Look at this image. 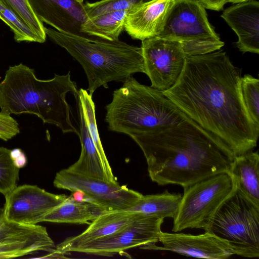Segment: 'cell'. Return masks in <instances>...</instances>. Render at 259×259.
<instances>
[{
	"label": "cell",
	"instance_id": "7402d4cb",
	"mask_svg": "<svg viewBox=\"0 0 259 259\" xmlns=\"http://www.w3.org/2000/svg\"><path fill=\"white\" fill-rule=\"evenodd\" d=\"M182 198V195L171 193L167 190L162 193L143 195L133 206L124 210L154 215L164 219L176 217Z\"/></svg>",
	"mask_w": 259,
	"mask_h": 259
},
{
	"label": "cell",
	"instance_id": "52a82bcc",
	"mask_svg": "<svg viewBox=\"0 0 259 259\" xmlns=\"http://www.w3.org/2000/svg\"><path fill=\"white\" fill-rule=\"evenodd\" d=\"M157 36L180 42L186 57L211 53L224 45L198 0H173Z\"/></svg>",
	"mask_w": 259,
	"mask_h": 259
},
{
	"label": "cell",
	"instance_id": "30bf717a",
	"mask_svg": "<svg viewBox=\"0 0 259 259\" xmlns=\"http://www.w3.org/2000/svg\"><path fill=\"white\" fill-rule=\"evenodd\" d=\"M163 219L139 214L116 232L75 248L73 252L97 255L112 256L126 249L159 241Z\"/></svg>",
	"mask_w": 259,
	"mask_h": 259
},
{
	"label": "cell",
	"instance_id": "7a4b0ae2",
	"mask_svg": "<svg viewBox=\"0 0 259 259\" xmlns=\"http://www.w3.org/2000/svg\"><path fill=\"white\" fill-rule=\"evenodd\" d=\"M143 151L149 176L159 185L183 188L229 171L234 157L193 120L132 138Z\"/></svg>",
	"mask_w": 259,
	"mask_h": 259
},
{
	"label": "cell",
	"instance_id": "d6986e66",
	"mask_svg": "<svg viewBox=\"0 0 259 259\" xmlns=\"http://www.w3.org/2000/svg\"><path fill=\"white\" fill-rule=\"evenodd\" d=\"M75 99L79 124L78 136L80 139L81 150L78 160L67 168L80 175L110 182L104 171L98 151L91 136L84 108L78 94Z\"/></svg>",
	"mask_w": 259,
	"mask_h": 259
},
{
	"label": "cell",
	"instance_id": "ba28073f",
	"mask_svg": "<svg viewBox=\"0 0 259 259\" xmlns=\"http://www.w3.org/2000/svg\"><path fill=\"white\" fill-rule=\"evenodd\" d=\"M236 188L229 171L218 173L184 187L172 231L187 228L206 230L218 208Z\"/></svg>",
	"mask_w": 259,
	"mask_h": 259
},
{
	"label": "cell",
	"instance_id": "e575fe53",
	"mask_svg": "<svg viewBox=\"0 0 259 259\" xmlns=\"http://www.w3.org/2000/svg\"><path fill=\"white\" fill-rule=\"evenodd\" d=\"M80 1H82V2H83V0H80Z\"/></svg>",
	"mask_w": 259,
	"mask_h": 259
},
{
	"label": "cell",
	"instance_id": "7c38bea8",
	"mask_svg": "<svg viewBox=\"0 0 259 259\" xmlns=\"http://www.w3.org/2000/svg\"><path fill=\"white\" fill-rule=\"evenodd\" d=\"M68 197L48 192L35 185L17 186L7 196L5 218L10 221L29 225L42 222L44 218Z\"/></svg>",
	"mask_w": 259,
	"mask_h": 259
},
{
	"label": "cell",
	"instance_id": "f1b7e54d",
	"mask_svg": "<svg viewBox=\"0 0 259 259\" xmlns=\"http://www.w3.org/2000/svg\"><path fill=\"white\" fill-rule=\"evenodd\" d=\"M17 14L35 32L42 42L46 41L47 34L43 23L36 17L27 0H2Z\"/></svg>",
	"mask_w": 259,
	"mask_h": 259
},
{
	"label": "cell",
	"instance_id": "1f68e13d",
	"mask_svg": "<svg viewBox=\"0 0 259 259\" xmlns=\"http://www.w3.org/2000/svg\"><path fill=\"white\" fill-rule=\"evenodd\" d=\"M11 155L15 164L17 167L20 168L24 166L27 162L26 157L21 149H15L12 150Z\"/></svg>",
	"mask_w": 259,
	"mask_h": 259
},
{
	"label": "cell",
	"instance_id": "3957f363",
	"mask_svg": "<svg viewBox=\"0 0 259 259\" xmlns=\"http://www.w3.org/2000/svg\"><path fill=\"white\" fill-rule=\"evenodd\" d=\"M70 73L41 80L36 77L34 69L22 63L10 66L0 82L1 112L10 115L32 114L44 123L58 126L63 133H73L78 136L66 100L68 92L74 97L78 94Z\"/></svg>",
	"mask_w": 259,
	"mask_h": 259
},
{
	"label": "cell",
	"instance_id": "8992f818",
	"mask_svg": "<svg viewBox=\"0 0 259 259\" xmlns=\"http://www.w3.org/2000/svg\"><path fill=\"white\" fill-rule=\"evenodd\" d=\"M205 231L227 243L235 254L259 256V206L237 188L218 208Z\"/></svg>",
	"mask_w": 259,
	"mask_h": 259
},
{
	"label": "cell",
	"instance_id": "83f0119b",
	"mask_svg": "<svg viewBox=\"0 0 259 259\" xmlns=\"http://www.w3.org/2000/svg\"><path fill=\"white\" fill-rule=\"evenodd\" d=\"M151 0H101L93 3L84 4L89 18L105 13L131 10Z\"/></svg>",
	"mask_w": 259,
	"mask_h": 259
},
{
	"label": "cell",
	"instance_id": "e0dca14e",
	"mask_svg": "<svg viewBox=\"0 0 259 259\" xmlns=\"http://www.w3.org/2000/svg\"><path fill=\"white\" fill-rule=\"evenodd\" d=\"M172 1L151 0L132 9L124 29L133 38L141 40L158 36Z\"/></svg>",
	"mask_w": 259,
	"mask_h": 259
},
{
	"label": "cell",
	"instance_id": "9a60e30c",
	"mask_svg": "<svg viewBox=\"0 0 259 259\" xmlns=\"http://www.w3.org/2000/svg\"><path fill=\"white\" fill-rule=\"evenodd\" d=\"M34 14L41 22L57 31L82 37L81 25L89 19L84 4L80 0H27Z\"/></svg>",
	"mask_w": 259,
	"mask_h": 259
},
{
	"label": "cell",
	"instance_id": "ac0fdd59",
	"mask_svg": "<svg viewBox=\"0 0 259 259\" xmlns=\"http://www.w3.org/2000/svg\"><path fill=\"white\" fill-rule=\"evenodd\" d=\"M139 213L124 210L105 211L92 222L82 233L67 238L56 246L54 252L64 256L65 254L73 252L80 245L116 232L131 223Z\"/></svg>",
	"mask_w": 259,
	"mask_h": 259
},
{
	"label": "cell",
	"instance_id": "ffe728a7",
	"mask_svg": "<svg viewBox=\"0 0 259 259\" xmlns=\"http://www.w3.org/2000/svg\"><path fill=\"white\" fill-rule=\"evenodd\" d=\"M230 174L235 180L237 189L253 203L259 206V155L249 151L235 157Z\"/></svg>",
	"mask_w": 259,
	"mask_h": 259
},
{
	"label": "cell",
	"instance_id": "2e32d148",
	"mask_svg": "<svg viewBox=\"0 0 259 259\" xmlns=\"http://www.w3.org/2000/svg\"><path fill=\"white\" fill-rule=\"evenodd\" d=\"M221 17L236 33V46L245 53H259V2L254 0L234 4Z\"/></svg>",
	"mask_w": 259,
	"mask_h": 259
},
{
	"label": "cell",
	"instance_id": "44dd1931",
	"mask_svg": "<svg viewBox=\"0 0 259 259\" xmlns=\"http://www.w3.org/2000/svg\"><path fill=\"white\" fill-rule=\"evenodd\" d=\"M104 208L88 201H77L71 196L48 213L43 222L89 224L106 211Z\"/></svg>",
	"mask_w": 259,
	"mask_h": 259
},
{
	"label": "cell",
	"instance_id": "277c9868",
	"mask_svg": "<svg viewBox=\"0 0 259 259\" xmlns=\"http://www.w3.org/2000/svg\"><path fill=\"white\" fill-rule=\"evenodd\" d=\"M105 109L108 128L132 138L191 120L162 91L141 84L133 76L114 91Z\"/></svg>",
	"mask_w": 259,
	"mask_h": 259
},
{
	"label": "cell",
	"instance_id": "9c48e42d",
	"mask_svg": "<svg viewBox=\"0 0 259 259\" xmlns=\"http://www.w3.org/2000/svg\"><path fill=\"white\" fill-rule=\"evenodd\" d=\"M54 186L71 192L80 191L84 200L94 203L107 211L122 210L133 206L142 197L141 193L113 183L73 172L68 168L57 172Z\"/></svg>",
	"mask_w": 259,
	"mask_h": 259
},
{
	"label": "cell",
	"instance_id": "8fae6325",
	"mask_svg": "<svg viewBox=\"0 0 259 259\" xmlns=\"http://www.w3.org/2000/svg\"><path fill=\"white\" fill-rule=\"evenodd\" d=\"M141 48L151 87L161 91L171 88L182 72L187 58L181 43L155 36L142 40Z\"/></svg>",
	"mask_w": 259,
	"mask_h": 259
},
{
	"label": "cell",
	"instance_id": "f546056e",
	"mask_svg": "<svg viewBox=\"0 0 259 259\" xmlns=\"http://www.w3.org/2000/svg\"><path fill=\"white\" fill-rule=\"evenodd\" d=\"M20 132L18 122L11 115L0 112V139L8 141Z\"/></svg>",
	"mask_w": 259,
	"mask_h": 259
},
{
	"label": "cell",
	"instance_id": "5b68a950",
	"mask_svg": "<svg viewBox=\"0 0 259 259\" xmlns=\"http://www.w3.org/2000/svg\"><path fill=\"white\" fill-rule=\"evenodd\" d=\"M50 39L65 49L82 67L89 83L87 91L92 96L108 83H123L136 72L145 73L141 47L119 40H108L82 37L45 27Z\"/></svg>",
	"mask_w": 259,
	"mask_h": 259
},
{
	"label": "cell",
	"instance_id": "603a6c76",
	"mask_svg": "<svg viewBox=\"0 0 259 259\" xmlns=\"http://www.w3.org/2000/svg\"><path fill=\"white\" fill-rule=\"evenodd\" d=\"M130 11L122 10L111 12L89 18L81 25V31L87 35L105 40H119V36L124 29L125 19Z\"/></svg>",
	"mask_w": 259,
	"mask_h": 259
},
{
	"label": "cell",
	"instance_id": "484cf974",
	"mask_svg": "<svg viewBox=\"0 0 259 259\" xmlns=\"http://www.w3.org/2000/svg\"><path fill=\"white\" fill-rule=\"evenodd\" d=\"M12 150L0 147V193L7 196L17 186L20 168L16 166Z\"/></svg>",
	"mask_w": 259,
	"mask_h": 259
},
{
	"label": "cell",
	"instance_id": "d4e9b609",
	"mask_svg": "<svg viewBox=\"0 0 259 259\" xmlns=\"http://www.w3.org/2000/svg\"><path fill=\"white\" fill-rule=\"evenodd\" d=\"M0 19L10 28L14 33V39L17 42L42 43L27 24L2 0H0Z\"/></svg>",
	"mask_w": 259,
	"mask_h": 259
},
{
	"label": "cell",
	"instance_id": "5bb4252c",
	"mask_svg": "<svg viewBox=\"0 0 259 259\" xmlns=\"http://www.w3.org/2000/svg\"><path fill=\"white\" fill-rule=\"evenodd\" d=\"M159 241L162 246L152 243L142 246V248L167 250L184 255L209 259H224L235 254L227 243L206 231L197 235L161 231Z\"/></svg>",
	"mask_w": 259,
	"mask_h": 259
},
{
	"label": "cell",
	"instance_id": "4316f807",
	"mask_svg": "<svg viewBox=\"0 0 259 259\" xmlns=\"http://www.w3.org/2000/svg\"><path fill=\"white\" fill-rule=\"evenodd\" d=\"M241 93L244 104L252 120L259 125V80L245 74L240 80Z\"/></svg>",
	"mask_w": 259,
	"mask_h": 259
},
{
	"label": "cell",
	"instance_id": "836d02e7",
	"mask_svg": "<svg viewBox=\"0 0 259 259\" xmlns=\"http://www.w3.org/2000/svg\"><path fill=\"white\" fill-rule=\"evenodd\" d=\"M4 217V208L0 207V222L3 220Z\"/></svg>",
	"mask_w": 259,
	"mask_h": 259
},
{
	"label": "cell",
	"instance_id": "4dcf8cb0",
	"mask_svg": "<svg viewBox=\"0 0 259 259\" xmlns=\"http://www.w3.org/2000/svg\"><path fill=\"white\" fill-rule=\"evenodd\" d=\"M205 8L211 10L220 11L227 3L226 0H198Z\"/></svg>",
	"mask_w": 259,
	"mask_h": 259
},
{
	"label": "cell",
	"instance_id": "4fadbf2b",
	"mask_svg": "<svg viewBox=\"0 0 259 259\" xmlns=\"http://www.w3.org/2000/svg\"><path fill=\"white\" fill-rule=\"evenodd\" d=\"M54 242L46 227L10 221L5 217L0 222V258H10L39 251L53 252Z\"/></svg>",
	"mask_w": 259,
	"mask_h": 259
},
{
	"label": "cell",
	"instance_id": "d6a6232c",
	"mask_svg": "<svg viewBox=\"0 0 259 259\" xmlns=\"http://www.w3.org/2000/svg\"><path fill=\"white\" fill-rule=\"evenodd\" d=\"M246 1L248 0H226L227 3H232L233 4H236Z\"/></svg>",
	"mask_w": 259,
	"mask_h": 259
},
{
	"label": "cell",
	"instance_id": "cb8c5ba5",
	"mask_svg": "<svg viewBox=\"0 0 259 259\" xmlns=\"http://www.w3.org/2000/svg\"><path fill=\"white\" fill-rule=\"evenodd\" d=\"M78 95L84 108L91 136L98 151L104 171L110 182L116 183L117 180L113 174L98 134L95 116V106L92 100V96L90 95L88 91L83 89L78 90Z\"/></svg>",
	"mask_w": 259,
	"mask_h": 259
},
{
	"label": "cell",
	"instance_id": "6da1fadb",
	"mask_svg": "<svg viewBox=\"0 0 259 259\" xmlns=\"http://www.w3.org/2000/svg\"><path fill=\"white\" fill-rule=\"evenodd\" d=\"M241 75V70L220 49L187 57L176 83L162 91L234 158L256 147L259 135V125L252 120L243 101Z\"/></svg>",
	"mask_w": 259,
	"mask_h": 259
}]
</instances>
